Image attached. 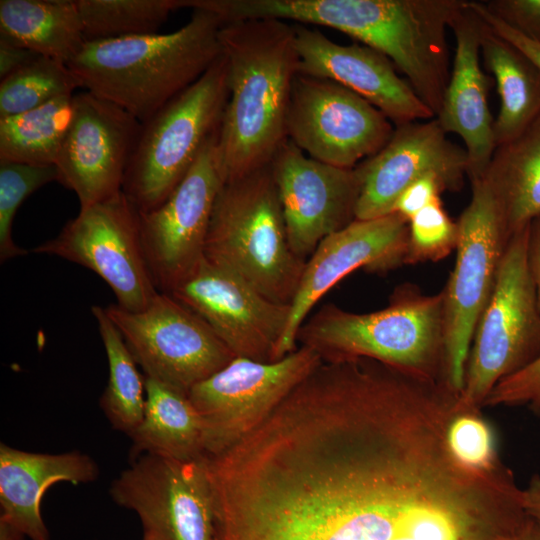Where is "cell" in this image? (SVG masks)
Here are the masks:
<instances>
[{"label": "cell", "instance_id": "cell-1", "mask_svg": "<svg viewBox=\"0 0 540 540\" xmlns=\"http://www.w3.org/2000/svg\"><path fill=\"white\" fill-rule=\"evenodd\" d=\"M452 413L359 391L272 419L262 540H492L494 479L452 454Z\"/></svg>", "mask_w": 540, "mask_h": 540}, {"label": "cell", "instance_id": "cell-2", "mask_svg": "<svg viewBox=\"0 0 540 540\" xmlns=\"http://www.w3.org/2000/svg\"><path fill=\"white\" fill-rule=\"evenodd\" d=\"M219 41L229 91L217 140L226 183L270 164L287 140L299 60L294 25L278 19L222 24Z\"/></svg>", "mask_w": 540, "mask_h": 540}, {"label": "cell", "instance_id": "cell-3", "mask_svg": "<svg viewBox=\"0 0 540 540\" xmlns=\"http://www.w3.org/2000/svg\"><path fill=\"white\" fill-rule=\"evenodd\" d=\"M222 24L214 13L194 9L171 33L86 42L67 65L85 91L143 123L221 55Z\"/></svg>", "mask_w": 540, "mask_h": 540}, {"label": "cell", "instance_id": "cell-4", "mask_svg": "<svg viewBox=\"0 0 540 540\" xmlns=\"http://www.w3.org/2000/svg\"><path fill=\"white\" fill-rule=\"evenodd\" d=\"M444 338L443 291L425 294L411 283L396 286L388 305L369 313L325 304L297 334V341L317 351L322 360L370 358L445 381Z\"/></svg>", "mask_w": 540, "mask_h": 540}, {"label": "cell", "instance_id": "cell-5", "mask_svg": "<svg viewBox=\"0 0 540 540\" xmlns=\"http://www.w3.org/2000/svg\"><path fill=\"white\" fill-rule=\"evenodd\" d=\"M204 257L268 299L291 304L306 261L290 246L270 164L223 184Z\"/></svg>", "mask_w": 540, "mask_h": 540}, {"label": "cell", "instance_id": "cell-6", "mask_svg": "<svg viewBox=\"0 0 540 540\" xmlns=\"http://www.w3.org/2000/svg\"><path fill=\"white\" fill-rule=\"evenodd\" d=\"M228 95L221 51L197 81L142 123L122 185L139 212L159 206L184 178L219 130Z\"/></svg>", "mask_w": 540, "mask_h": 540}, {"label": "cell", "instance_id": "cell-7", "mask_svg": "<svg viewBox=\"0 0 540 540\" xmlns=\"http://www.w3.org/2000/svg\"><path fill=\"white\" fill-rule=\"evenodd\" d=\"M529 225L510 237L477 322L459 398L463 410L480 411L501 380L540 355V311L528 263Z\"/></svg>", "mask_w": 540, "mask_h": 540}, {"label": "cell", "instance_id": "cell-8", "mask_svg": "<svg viewBox=\"0 0 540 540\" xmlns=\"http://www.w3.org/2000/svg\"><path fill=\"white\" fill-rule=\"evenodd\" d=\"M457 220L456 261L444 294V379L461 394L477 322L493 290L510 235L485 176Z\"/></svg>", "mask_w": 540, "mask_h": 540}, {"label": "cell", "instance_id": "cell-9", "mask_svg": "<svg viewBox=\"0 0 540 540\" xmlns=\"http://www.w3.org/2000/svg\"><path fill=\"white\" fill-rule=\"evenodd\" d=\"M321 362L317 351L300 345L273 362L235 357L194 385L187 394L202 420L205 456L239 442Z\"/></svg>", "mask_w": 540, "mask_h": 540}, {"label": "cell", "instance_id": "cell-10", "mask_svg": "<svg viewBox=\"0 0 540 540\" xmlns=\"http://www.w3.org/2000/svg\"><path fill=\"white\" fill-rule=\"evenodd\" d=\"M33 251L93 271L112 289L117 305L128 311L142 310L160 292L145 257L139 212L123 191L80 209L55 238Z\"/></svg>", "mask_w": 540, "mask_h": 540}, {"label": "cell", "instance_id": "cell-11", "mask_svg": "<svg viewBox=\"0 0 540 540\" xmlns=\"http://www.w3.org/2000/svg\"><path fill=\"white\" fill-rule=\"evenodd\" d=\"M105 310L144 376L185 393L235 358L197 314L169 293L158 292L139 311L117 304Z\"/></svg>", "mask_w": 540, "mask_h": 540}, {"label": "cell", "instance_id": "cell-12", "mask_svg": "<svg viewBox=\"0 0 540 540\" xmlns=\"http://www.w3.org/2000/svg\"><path fill=\"white\" fill-rule=\"evenodd\" d=\"M109 494L136 513L148 540H214L206 457L180 461L141 455L113 480Z\"/></svg>", "mask_w": 540, "mask_h": 540}, {"label": "cell", "instance_id": "cell-13", "mask_svg": "<svg viewBox=\"0 0 540 540\" xmlns=\"http://www.w3.org/2000/svg\"><path fill=\"white\" fill-rule=\"evenodd\" d=\"M392 122L367 100L331 80L297 74L287 139L309 157L354 168L391 138Z\"/></svg>", "mask_w": 540, "mask_h": 540}, {"label": "cell", "instance_id": "cell-14", "mask_svg": "<svg viewBox=\"0 0 540 540\" xmlns=\"http://www.w3.org/2000/svg\"><path fill=\"white\" fill-rule=\"evenodd\" d=\"M218 131L171 194L154 209L138 211L145 257L160 292H169L204 257L213 208L224 184Z\"/></svg>", "mask_w": 540, "mask_h": 540}, {"label": "cell", "instance_id": "cell-15", "mask_svg": "<svg viewBox=\"0 0 540 540\" xmlns=\"http://www.w3.org/2000/svg\"><path fill=\"white\" fill-rule=\"evenodd\" d=\"M167 293L197 314L235 357L279 360L290 304L268 299L205 257Z\"/></svg>", "mask_w": 540, "mask_h": 540}, {"label": "cell", "instance_id": "cell-16", "mask_svg": "<svg viewBox=\"0 0 540 540\" xmlns=\"http://www.w3.org/2000/svg\"><path fill=\"white\" fill-rule=\"evenodd\" d=\"M73 106L55 166L57 181L77 195L84 209L122 191L142 123L85 90L74 94Z\"/></svg>", "mask_w": 540, "mask_h": 540}, {"label": "cell", "instance_id": "cell-17", "mask_svg": "<svg viewBox=\"0 0 540 540\" xmlns=\"http://www.w3.org/2000/svg\"><path fill=\"white\" fill-rule=\"evenodd\" d=\"M288 239L302 260L330 234L355 220L360 194L356 168L315 160L287 139L270 162Z\"/></svg>", "mask_w": 540, "mask_h": 540}, {"label": "cell", "instance_id": "cell-18", "mask_svg": "<svg viewBox=\"0 0 540 540\" xmlns=\"http://www.w3.org/2000/svg\"><path fill=\"white\" fill-rule=\"evenodd\" d=\"M408 232V221L393 212L368 220L355 219L324 238L305 263L290 304L279 359L297 349V334L307 315L340 280L357 269L385 273L405 264Z\"/></svg>", "mask_w": 540, "mask_h": 540}, {"label": "cell", "instance_id": "cell-19", "mask_svg": "<svg viewBox=\"0 0 540 540\" xmlns=\"http://www.w3.org/2000/svg\"><path fill=\"white\" fill-rule=\"evenodd\" d=\"M355 168L361 184L357 220L393 213L402 192L423 177H438L448 191L460 190L468 178L465 148L448 139L436 117L396 126L384 147Z\"/></svg>", "mask_w": 540, "mask_h": 540}, {"label": "cell", "instance_id": "cell-20", "mask_svg": "<svg viewBox=\"0 0 540 540\" xmlns=\"http://www.w3.org/2000/svg\"><path fill=\"white\" fill-rule=\"evenodd\" d=\"M298 73L336 82L379 109L395 126L435 117L394 64L364 44L342 45L295 24Z\"/></svg>", "mask_w": 540, "mask_h": 540}, {"label": "cell", "instance_id": "cell-21", "mask_svg": "<svg viewBox=\"0 0 540 540\" xmlns=\"http://www.w3.org/2000/svg\"><path fill=\"white\" fill-rule=\"evenodd\" d=\"M481 25L465 1L450 26L456 41L455 56L436 116L446 133H455L463 140L470 181L484 175L496 148L488 103L490 83L480 65Z\"/></svg>", "mask_w": 540, "mask_h": 540}, {"label": "cell", "instance_id": "cell-22", "mask_svg": "<svg viewBox=\"0 0 540 540\" xmlns=\"http://www.w3.org/2000/svg\"><path fill=\"white\" fill-rule=\"evenodd\" d=\"M95 460L80 451L50 454L0 444V518L30 540H50L40 504L57 482L91 483L99 477Z\"/></svg>", "mask_w": 540, "mask_h": 540}, {"label": "cell", "instance_id": "cell-23", "mask_svg": "<svg viewBox=\"0 0 540 540\" xmlns=\"http://www.w3.org/2000/svg\"><path fill=\"white\" fill-rule=\"evenodd\" d=\"M145 392L143 418L128 435L130 457L152 454L180 461L206 457L202 420L188 394L149 377Z\"/></svg>", "mask_w": 540, "mask_h": 540}, {"label": "cell", "instance_id": "cell-24", "mask_svg": "<svg viewBox=\"0 0 540 540\" xmlns=\"http://www.w3.org/2000/svg\"><path fill=\"white\" fill-rule=\"evenodd\" d=\"M510 237L540 216V115L495 148L484 173Z\"/></svg>", "mask_w": 540, "mask_h": 540}, {"label": "cell", "instance_id": "cell-25", "mask_svg": "<svg viewBox=\"0 0 540 540\" xmlns=\"http://www.w3.org/2000/svg\"><path fill=\"white\" fill-rule=\"evenodd\" d=\"M481 22L480 53L495 78L500 99L494 120L497 147L518 136L540 115V71L518 48Z\"/></svg>", "mask_w": 540, "mask_h": 540}, {"label": "cell", "instance_id": "cell-26", "mask_svg": "<svg viewBox=\"0 0 540 540\" xmlns=\"http://www.w3.org/2000/svg\"><path fill=\"white\" fill-rule=\"evenodd\" d=\"M0 38L65 64L86 43L75 0H1Z\"/></svg>", "mask_w": 540, "mask_h": 540}, {"label": "cell", "instance_id": "cell-27", "mask_svg": "<svg viewBox=\"0 0 540 540\" xmlns=\"http://www.w3.org/2000/svg\"><path fill=\"white\" fill-rule=\"evenodd\" d=\"M74 94L0 118V161L55 165L73 118Z\"/></svg>", "mask_w": 540, "mask_h": 540}, {"label": "cell", "instance_id": "cell-28", "mask_svg": "<svg viewBox=\"0 0 540 540\" xmlns=\"http://www.w3.org/2000/svg\"><path fill=\"white\" fill-rule=\"evenodd\" d=\"M108 361V382L100 407L113 429L129 435L141 422L146 403L145 376L105 308L92 306Z\"/></svg>", "mask_w": 540, "mask_h": 540}, {"label": "cell", "instance_id": "cell-29", "mask_svg": "<svg viewBox=\"0 0 540 540\" xmlns=\"http://www.w3.org/2000/svg\"><path fill=\"white\" fill-rule=\"evenodd\" d=\"M86 42L158 33L182 0H75Z\"/></svg>", "mask_w": 540, "mask_h": 540}, {"label": "cell", "instance_id": "cell-30", "mask_svg": "<svg viewBox=\"0 0 540 540\" xmlns=\"http://www.w3.org/2000/svg\"><path fill=\"white\" fill-rule=\"evenodd\" d=\"M80 85L68 65L39 56L0 83V118L20 114L64 95Z\"/></svg>", "mask_w": 540, "mask_h": 540}, {"label": "cell", "instance_id": "cell-31", "mask_svg": "<svg viewBox=\"0 0 540 540\" xmlns=\"http://www.w3.org/2000/svg\"><path fill=\"white\" fill-rule=\"evenodd\" d=\"M58 180L55 165L40 166L0 161V261L6 262L27 251L12 237L15 214L21 204L42 186Z\"/></svg>", "mask_w": 540, "mask_h": 540}, {"label": "cell", "instance_id": "cell-32", "mask_svg": "<svg viewBox=\"0 0 540 540\" xmlns=\"http://www.w3.org/2000/svg\"><path fill=\"white\" fill-rule=\"evenodd\" d=\"M405 264L436 262L455 250L458 224L438 199L417 212L409 221Z\"/></svg>", "mask_w": 540, "mask_h": 540}, {"label": "cell", "instance_id": "cell-33", "mask_svg": "<svg viewBox=\"0 0 540 540\" xmlns=\"http://www.w3.org/2000/svg\"><path fill=\"white\" fill-rule=\"evenodd\" d=\"M479 413L459 411L449 425L448 444L460 463L473 469L492 471L503 464L498 457L494 432Z\"/></svg>", "mask_w": 540, "mask_h": 540}, {"label": "cell", "instance_id": "cell-34", "mask_svg": "<svg viewBox=\"0 0 540 540\" xmlns=\"http://www.w3.org/2000/svg\"><path fill=\"white\" fill-rule=\"evenodd\" d=\"M483 406H527L540 416V355L501 380L489 393Z\"/></svg>", "mask_w": 540, "mask_h": 540}, {"label": "cell", "instance_id": "cell-35", "mask_svg": "<svg viewBox=\"0 0 540 540\" xmlns=\"http://www.w3.org/2000/svg\"><path fill=\"white\" fill-rule=\"evenodd\" d=\"M482 3L513 30L540 43V0H491Z\"/></svg>", "mask_w": 540, "mask_h": 540}, {"label": "cell", "instance_id": "cell-36", "mask_svg": "<svg viewBox=\"0 0 540 540\" xmlns=\"http://www.w3.org/2000/svg\"><path fill=\"white\" fill-rule=\"evenodd\" d=\"M445 190V185L438 177L433 175L423 177L402 192L394 205L393 212L409 221L421 209L441 199V193Z\"/></svg>", "mask_w": 540, "mask_h": 540}, {"label": "cell", "instance_id": "cell-37", "mask_svg": "<svg viewBox=\"0 0 540 540\" xmlns=\"http://www.w3.org/2000/svg\"><path fill=\"white\" fill-rule=\"evenodd\" d=\"M467 6L495 34L514 45L524 55H526L540 71V43L526 38L525 36L521 35L520 33L513 30L511 27L503 23L501 20L496 18L485 8L482 1H467Z\"/></svg>", "mask_w": 540, "mask_h": 540}, {"label": "cell", "instance_id": "cell-38", "mask_svg": "<svg viewBox=\"0 0 540 540\" xmlns=\"http://www.w3.org/2000/svg\"><path fill=\"white\" fill-rule=\"evenodd\" d=\"M40 55L0 38V79L28 65Z\"/></svg>", "mask_w": 540, "mask_h": 540}, {"label": "cell", "instance_id": "cell-39", "mask_svg": "<svg viewBox=\"0 0 540 540\" xmlns=\"http://www.w3.org/2000/svg\"><path fill=\"white\" fill-rule=\"evenodd\" d=\"M528 263L540 311V216L529 225Z\"/></svg>", "mask_w": 540, "mask_h": 540}, {"label": "cell", "instance_id": "cell-40", "mask_svg": "<svg viewBox=\"0 0 540 540\" xmlns=\"http://www.w3.org/2000/svg\"><path fill=\"white\" fill-rule=\"evenodd\" d=\"M522 504L528 516L540 523V475H535L525 488H522Z\"/></svg>", "mask_w": 540, "mask_h": 540}, {"label": "cell", "instance_id": "cell-41", "mask_svg": "<svg viewBox=\"0 0 540 540\" xmlns=\"http://www.w3.org/2000/svg\"><path fill=\"white\" fill-rule=\"evenodd\" d=\"M24 537L21 531L0 518V540H24Z\"/></svg>", "mask_w": 540, "mask_h": 540}, {"label": "cell", "instance_id": "cell-42", "mask_svg": "<svg viewBox=\"0 0 540 540\" xmlns=\"http://www.w3.org/2000/svg\"><path fill=\"white\" fill-rule=\"evenodd\" d=\"M527 540H540V523L533 522Z\"/></svg>", "mask_w": 540, "mask_h": 540}, {"label": "cell", "instance_id": "cell-43", "mask_svg": "<svg viewBox=\"0 0 540 540\" xmlns=\"http://www.w3.org/2000/svg\"><path fill=\"white\" fill-rule=\"evenodd\" d=\"M143 540H148V539H146V538L143 537Z\"/></svg>", "mask_w": 540, "mask_h": 540}, {"label": "cell", "instance_id": "cell-44", "mask_svg": "<svg viewBox=\"0 0 540 540\" xmlns=\"http://www.w3.org/2000/svg\"><path fill=\"white\" fill-rule=\"evenodd\" d=\"M527 540V539H526Z\"/></svg>", "mask_w": 540, "mask_h": 540}]
</instances>
